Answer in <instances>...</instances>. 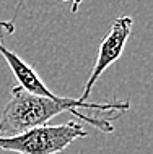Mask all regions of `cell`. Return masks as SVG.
I'll use <instances>...</instances> for the list:
<instances>
[{"label":"cell","mask_w":153,"mask_h":154,"mask_svg":"<svg viewBox=\"0 0 153 154\" xmlns=\"http://www.w3.org/2000/svg\"><path fill=\"white\" fill-rule=\"evenodd\" d=\"M90 109L96 112H116L124 114L129 110V101H106V102H88L75 97H64L62 101H52L26 93L20 86L11 88V97L0 115V138H8L31 128L47 125L51 119L59 114H72L73 117L85 120L96 130L113 133L114 127L109 119L104 117H86L78 109Z\"/></svg>","instance_id":"obj_1"},{"label":"cell","mask_w":153,"mask_h":154,"mask_svg":"<svg viewBox=\"0 0 153 154\" xmlns=\"http://www.w3.org/2000/svg\"><path fill=\"white\" fill-rule=\"evenodd\" d=\"M88 131L77 122L43 125L8 138H0V149L16 154H59L75 140L86 138Z\"/></svg>","instance_id":"obj_2"},{"label":"cell","mask_w":153,"mask_h":154,"mask_svg":"<svg viewBox=\"0 0 153 154\" xmlns=\"http://www.w3.org/2000/svg\"><path fill=\"white\" fill-rule=\"evenodd\" d=\"M132 26H134L132 16L121 15L119 18L114 20V23L111 24V29L107 31V34L103 37V41L100 42L96 62H94L93 70L90 73L88 80H86L85 86H83V91H81V96L78 99L86 101L90 97V94H91V89H93L94 83L98 81V78L104 73V70L107 66H111L114 62L119 60V57L122 55L124 47L127 44V39H129V36L132 32Z\"/></svg>","instance_id":"obj_3"},{"label":"cell","mask_w":153,"mask_h":154,"mask_svg":"<svg viewBox=\"0 0 153 154\" xmlns=\"http://www.w3.org/2000/svg\"><path fill=\"white\" fill-rule=\"evenodd\" d=\"M0 28H2L7 34H13V32H15V21H13V20H10V21L0 20Z\"/></svg>","instance_id":"obj_4"}]
</instances>
